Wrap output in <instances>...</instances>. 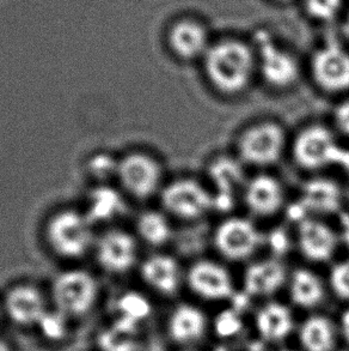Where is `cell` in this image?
<instances>
[{"label":"cell","instance_id":"obj_30","mask_svg":"<svg viewBox=\"0 0 349 351\" xmlns=\"http://www.w3.org/2000/svg\"><path fill=\"white\" fill-rule=\"evenodd\" d=\"M66 317V314L62 313L59 309L54 312L46 311L38 323L40 331L51 341H60L67 332Z\"/></svg>","mask_w":349,"mask_h":351},{"label":"cell","instance_id":"obj_16","mask_svg":"<svg viewBox=\"0 0 349 351\" xmlns=\"http://www.w3.org/2000/svg\"><path fill=\"white\" fill-rule=\"evenodd\" d=\"M286 280V267L280 259L256 261L248 266L244 274V290L251 296L266 298L281 289Z\"/></svg>","mask_w":349,"mask_h":351},{"label":"cell","instance_id":"obj_15","mask_svg":"<svg viewBox=\"0 0 349 351\" xmlns=\"http://www.w3.org/2000/svg\"><path fill=\"white\" fill-rule=\"evenodd\" d=\"M137 243L129 234L113 230L104 234L97 245L99 264L109 272H125L137 261Z\"/></svg>","mask_w":349,"mask_h":351},{"label":"cell","instance_id":"obj_7","mask_svg":"<svg viewBox=\"0 0 349 351\" xmlns=\"http://www.w3.org/2000/svg\"><path fill=\"white\" fill-rule=\"evenodd\" d=\"M257 73L267 86L275 90L292 88L300 76V66L292 53L261 34L255 48Z\"/></svg>","mask_w":349,"mask_h":351},{"label":"cell","instance_id":"obj_8","mask_svg":"<svg viewBox=\"0 0 349 351\" xmlns=\"http://www.w3.org/2000/svg\"><path fill=\"white\" fill-rule=\"evenodd\" d=\"M91 221L86 215L66 210L48 224V241L60 256L77 258L86 254L94 241Z\"/></svg>","mask_w":349,"mask_h":351},{"label":"cell","instance_id":"obj_27","mask_svg":"<svg viewBox=\"0 0 349 351\" xmlns=\"http://www.w3.org/2000/svg\"><path fill=\"white\" fill-rule=\"evenodd\" d=\"M151 311V304L144 295L129 291L118 300L116 322L137 330L139 324L150 317Z\"/></svg>","mask_w":349,"mask_h":351},{"label":"cell","instance_id":"obj_26","mask_svg":"<svg viewBox=\"0 0 349 351\" xmlns=\"http://www.w3.org/2000/svg\"><path fill=\"white\" fill-rule=\"evenodd\" d=\"M137 230L142 240L153 247L164 246L172 237L170 221L166 214L155 210L140 215Z\"/></svg>","mask_w":349,"mask_h":351},{"label":"cell","instance_id":"obj_25","mask_svg":"<svg viewBox=\"0 0 349 351\" xmlns=\"http://www.w3.org/2000/svg\"><path fill=\"white\" fill-rule=\"evenodd\" d=\"M241 165H243L241 161H233L231 158H220L213 163V181L219 190V193L214 195L216 203L219 199H225L229 195H233L238 187H242L243 190L246 181L243 180Z\"/></svg>","mask_w":349,"mask_h":351},{"label":"cell","instance_id":"obj_40","mask_svg":"<svg viewBox=\"0 0 349 351\" xmlns=\"http://www.w3.org/2000/svg\"><path fill=\"white\" fill-rule=\"evenodd\" d=\"M283 351H291V350H283Z\"/></svg>","mask_w":349,"mask_h":351},{"label":"cell","instance_id":"obj_33","mask_svg":"<svg viewBox=\"0 0 349 351\" xmlns=\"http://www.w3.org/2000/svg\"><path fill=\"white\" fill-rule=\"evenodd\" d=\"M217 331L219 335L224 337H230L236 335L242 328V320L236 312H224V313L217 319Z\"/></svg>","mask_w":349,"mask_h":351},{"label":"cell","instance_id":"obj_22","mask_svg":"<svg viewBox=\"0 0 349 351\" xmlns=\"http://www.w3.org/2000/svg\"><path fill=\"white\" fill-rule=\"evenodd\" d=\"M289 296L293 304L300 308L317 307L324 299L326 289L320 276L309 269H297L288 280Z\"/></svg>","mask_w":349,"mask_h":351},{"label":"cell","instance_id":"obj_34","mask_svg":"<svg viewBox=\"0 0 349 351\" xmlns=\"http://www.w3.org/2000/svg\"><path fill=\"white\" fill-rule=\"evenodd\" d=\"M333 123L336 131L349 139V96L335 106L333 112Z\"/></svg>","mask_w":349,"mask_h":351},{"label":"cell","instance_id":"obj_32","mask_svg":"<svg viewBox=\"0 0 349 351\" xmlns=\"http://www.w3.org/2000/svg\"><path fill=\"white\" fill-rule=\"evenodd\" d=\"M118 163L120 162L115 161L110 155L99 154L92 157L90 161V173L99 180H107L115 174H118Z\"/></svg>","mask_w":349,"mask_h":351},{"label":"cell","instance_id":"obj_37","mask_svg":"<svg viewBox=\"0 0 349 351\" xmlns=\"http://www.w3.org/2000/svg\"><path fill=\"white\" fill-rule=\"evenodd\" d=\"M342 34H344L346 40L349 43V9L348 11L346 12L344 21H342Z\"/></svg>","mask_w":349,"mask_h":351},{"label":"cell","instance_id":"obj_20","mask_svg":"<svg viewBox=\"0 0 349 351\" xmlns=\"http://www.w3.org/2000/svg\"><path fill=\"white\" fill-rule=\"evenodd\" d=\"M169 332L181 344L198 342L207 330V318L201 309L193 304H179L169 319Z\"/></svg>","mask_w":349,"mask_h":351},{"label":"cell","instance_id":"obj_28","mask_svg":"<svg viewBox=\"0 0 349 351\" xmlns=\"http://www.w3.org/2000/svg\"><path fill=\"white\" fill-rule=\"evenodd\" d=\"M137 330L115 322L99 337V347L103 351H134Z\"/></svg>","mask_w":349,"mask_h":351},{"label":"cell","instance_id":"obj_3","mask_svg":"<svg viewBox=\"0 0 349 351\" xmlns=\"http://www.w3.org/2000/svg\"><path fill=\"white\" fill-rule=\"evenodd\" d=\"M296 165L307 171H320L340 165L345 152L335 133L321 123L300 128L291 145Z\"/></svg>","mask_w":349,"mask_h":351},{"label":"cell","instance_id":"obj_17","mask_svg":"<svg viewBox=\"0 0 349 351\" xmlns=\"http://www.w3.org/2000/svg\"><path fill=\"white\" fill-rule=\"evenodd\" d=\"M341 203V187L331 179L315 178L307 181L302 189L300 204L311 214V217L336 213L340 209Z\"/></svg>","mask_w":349,"mask_h":351},{"label":"cell","instance_id":"obj_39","mask_svg":"<svg viewBox=\"0 0 349 351\" xmlns=\"http://www.w3.org/2000/svg\"><path fill=\"white\" fill-rule=\"evenodd\" d=\"M274 3H279V4H285V3H289L292 0H272Z\"/></svg>","mask_w":349,"mask_h":351},{"label":"cell","instance_id":"obj_1","mask_svg":"<svg viewBox=\"0 0 349 351\" xmlns=\"http://www.w3.org/2000/svg\"><path fill=\"white\" fill-rule=\"evenodd\" d=\"M203 73L220 95L244 94L257 73L255 48L241 38H224L211 43L203 58Z\"/></svg>","mask_w":349,"mask_h":351},{"label":"cell","instance_id":"obj_21","mask_svg":"<svg viewBox=\"0 0 349 351\" xmlns=\"http://www.w3.org/2000/svg\"><path fill=\"white\" fill-rule=\"evenodd\" d=\"M256 328L266 341H283L292 332V312L287 306L279 302L264 304L256 314Z\"/></svg>","mask_w":349,"mask_h":351},{"label":"cell","instance_id":"obj_18","mask_svg":"<svg viewBox=\"0 0 349 351\" xmlns=\"http://www.w3.org/2000/svg\"><path fill=\"white\" fill-rule=\"evenodd\" d=\"M142 276L148 287L163 295L179 290L182 271L177 261L168 254H155L142 263Z\"/></svg>","mask_w":349,"mask_h":351},{"label":"cell","instance_id":"obj_5","mask_svg":"<svg viewBox=\"0 0 349 351\" xmlns=\"http://www.w3.org/2000/svg\"><path fill=\"white\" fill-rule=\"evenodd\" d=\"M310 72L315 86L329 95L349 93V51L329 41L312 54Z\"/></svg>","mask_w":349,"mask_h":351},{"label":"cell","instance_id":"obj_4","mask_svg":"<svg viewBox=\"0 0 349 351\" xmlns=\"http://www.w3.org/2000/svg\"><path fill=\"white\" fill-rule=\"evenodd\" d=\"M161 200L166 214L185 222L203 219L216 208L212 192L192 178H181L169 182L161 189Z\"/></svg>","mask_w":349,"mask_h":351},{"label":"cell","instance_id":"obj_11","mask_svg":"<svg viewBox=\"0 0 349 351\" xmlns=\"http://www.w3.org/2000/svg\"><path fill=\"white\" fill-rule=\"evenodd\" d=\"M187 283L194 294L207 301H222L235 294L230 272L217 261H195L187 272Z\"/></svg>","mask_w":349,"mask_h":351},{"label":"cell","instance_id":"obj_14","mask_svg":"<svg viewBox=\"0 0 349 351\" xmlns=\"http://www.w3.org/2000/svg\"><path fill=\"white\" fill-rule=\"evenodd\" d=\"M340 237L329 224L317 217H304L299 221L297 245L307 261L324 263L331 259L339 247Z\"/></svg>","mask_w":349,"mask_h":351},{"label":"cell","instance_id":"obj_12","mask_svg":"<svg viewBox=\"0 0 349 351\" xmlns=\"http://www.w3.org/2000/svg\"><path fill=\"white\" fill-rule=\"evenodd\" d=\"M166 43L170 52L182 62L203 59L212 43L206 25L192 17L174 21L166 34Z\"/></svg>","mask_w":349,"mask_h":351},{"label":"cell","instance_id":"obj_31","mask_svg":"<svg viewBox=\"0 0 349 351\" xmlns=\"http://www.w3.org/2000/svg\"><path fill=\"white\" fill-rule=\"evenodd\" d=\"M329 283L337 298L349 301V258L333 266Z\"/></svg>","mask_w":349,"mask_h":351},{"label":"cell","instance_id":"obj_6","mask_svg":"<svg viewBox=\"0 0 349 351\" xmlns=\"http://www.w3.org/2000/svg\"><path fill=\"white\" fill-rule=\"evenodd\" d=\"M263 235L251 219L232 216L222 221L213 234V245L227 261H244L259 251Z\"/></svg>","mask_w":349,"mask_h":351},{"label":"cell","instance_id":"obj_23","mask_svg":"<svg viewBox=\"0 0 349 351\" xmlns=\"http://www.w3.org/2000/svg\"><path fill=\"white\" fill-rule=\"evenodd\" d=\"M299 341L305 351H331L335 347V326L326 317L312 315L302 323Z\"/></svg>","mask_w":349,"mask_h":351},{"label":"cell","instance_id":"obj_36","mask_svg":"<svg viewBox=\"0 0 349 351\" xmlns=\"http://www.w3.org/2000/svg\"><path fill=\"white\" fill-rule=\"evenodd\" d=\"M339 167L349 179V147H345V152H344Z\"/></svg>","mask_w":349,"mask_h":351},{"label":"cell","instance_id":"obj_13","mask_svg":"<svg viewBox=\"0 0 349 351\" xmlns=\"http://www.w3.org/2000/svg\"><path fill=\"white\" fill-rule=\"evenodd\" d=\"M246 209L257 217H272L285 205L286 193L281 181L268 173H260L246 181L242 190Z\"/></svg>","mask_w":349,"mask_h":351},{"label":"cell","instance_id":"obj_35","mask_svg":"<svg viewBox=\"0 0 349 351\" xmlns=\"http://www.w3.org/2000/svg\"><path fill=\"white\" fill-rule=\"evenodd\" d=\"M341 330L345 336L346 339L349 342V309L342 314L341 319Z\"/></svg>","mask_w":349,"mask_h":351},{"label":"cell","instance_id":"obj_2","mask_svg":"<svg viewBox=\"0 0 349 351\" xmlns=\"http://www.w3.org/2000/svg\"><path fill=\"white\" fill-rule=\"evenodd\" d=\"M287 147V134L281 123L262 120L242 130L236 142L237 156L243 165L267 168L276 165Z\"/></svg>","mask_w":349,"mask_h":351},{"label":"cell","instance_id":"obj_38","mask_svg":"<svg viewBox=\"0 0 349 351\" xmlns=\"http://www.w3.org/2000/svg\"><path fill=\"white\" fill-rule=\"evenodd\" d=\"M0 351H11V350H10V348L8 347V346H6V344H5L4 342H1V341H0Z\"/></svg>","mask_w":349,"mask_h":351},{"label":"cell","instance_id":"obj_10","mask_svg":"<svg viewBox=\"0 0 349 351\" xmlns=\"http://www.w3.org/2000/svg\"><path fill=\"white\" fill-rule=\"evenodd\" d=\"M118 176L131 195L138 198H148L161 189L163 169L155 157L134 152L120 161Z\"/></svg>","mask_w":349,"mask_h":351},{"label":"cell","instance_id":"obj_19","mask_svg":"<svg viewBox=\"0 0 349 351\" xmlns=\"http://www.w3.org/2000/svg\"><path fill=\"white\" fill-rule=\"evenodd\" d=\"M6 311L10 318L19 325H38L46 313L42 296L29 285L16 287L10 291L6 298Z\"/></svg>","mask_w":349,"mask_h":351},{"label":"cell","instance_id":"obj_24","mask_svg":"<svg viewBox=\"0 0 349 351\" xmlns=\"http://www.w3.org/2000/svg\"><path fill=\"white\" fill-rule=\"evenodd\" d=\"M123 211L125 200L118 191L101 186L91 192L86 214L91 222H107L118 217Z\"/></svg>","mask_w":349,"mask_h":351},{"label":"cell","instance_id":"obj_9","mask_svg":"<svg viewBox=\"0 0 349 351\" xmlns=\"http://www.w3.org/2000/svg\"><path fill=\"white\" fill-rule=\"evenodd\" d=\"M97 296L94 277L86 271L64 272L53 285V298L62 313L79 315L88 312Z\"/></svg>","mask_w":349,"mask_h":351},{"label":"cell","instance_id":"obj_29","mask_svg":"<svg viewBox=\"0 0 349 351\" xmlns=\"http://www.w3.org/2000/svg\"><path fill=\"white\" fill-rule=\"evenodd\" d=\"M302 9L309 19L329 23L340 16L345 0H302Z\"/></svg>","mask_w":349,"mask_h":351}]
</instances>
